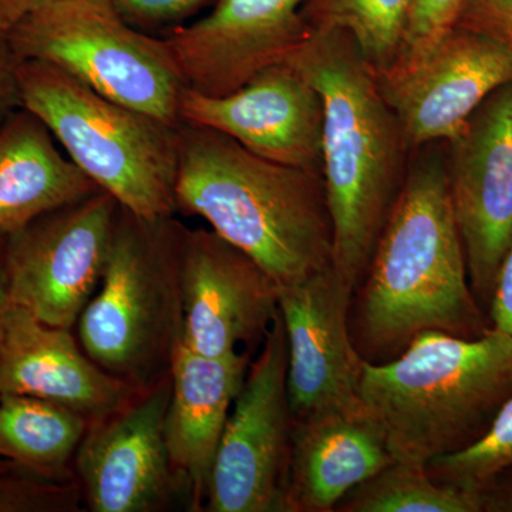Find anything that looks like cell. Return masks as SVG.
<instances>
[{
    "instance_id": "obj_1",
    "label": "cell",
    "mask_w": 512,
    "mask_h": 512,
    "mask_svg": "<svg viewBox=\"0 0 512 512\" xmlns=\"http://www.w3.org/2000/svg\"><path fill=\"white\" fill-rule=\"evenodd\" d=\"M353 345L369 363H384L423 332L480 338L490 330L471 289L454 214L447 160L427 153L407 165L349 312Z\"/></svg>"
},
{
    "instance_id": "obj_2",
    "label": "cell",
    "mask_w": 512,
    "mask_h": 512,
    "mask_svg": "<svg viewBox=\"0 0 512 512\" xmlns=\"http://www.w3.org/2000/svg\"><path fill=\"white\" fill-rule=\"evenodd\" d=\"M285 63L322 96L333 268L356 291L402 191L410 150L375 72L348 33L311 28Z\"/></svg>"
},
{
    "instance_id": "obj_3",
    "label": "cell",
    "mask_w": 512,
    "mask_h": 512,
    "mask_svg": "<svg viewBox=\"0 0 512 512\" xmlns=\"http://www.w3.org/2000/svg\"><path fill=\"white\" fill-rule=\"evenodd\" d=\"M175 201L261 266L278 286L333 265L322 174L252 153L218 131L181 123Z\"/></svg>"
},
{
    "instance_id": "obj_4",
    "label": "cell",
    "mask_w": 512,
    "mask_h": 512,
    "mask_svg": "<svg viewBox=\"0 0 512 512\" xmlns=\"http://www.w3.org/2000/svg\"><path fill=\"white\" fill-rule=\"evenodd\" d=\"M512 394V339L423 332L384 363L363 360L359 396L393 460L427 466L487 433Z\"/></svg>"
},
{
    "instance_id": "obj_5",
    "label": "cell",
    "mask_w": 512,
    "mask_h": 512,
    "mask_svg": "<svg viewBox=\"0 0 512 512\" xmlns=\"http://www.w3.org/2000/svg\"><path fill=\"white\" fill-rule=\"evenodd\" d=\"M173 217L119 208L103 278L79 320L84 352L110 375L148 387L170 372L183 343V247Z\"/></svg>"
},
{
    "instance_id": "obj_6",
    "label": "cell",
    "mask_w": 512,
    "mask_h": 512,
    "mask_svg": "<svg viewBox=\"0 0 512 512\" xmlns=\"http://www.w3.org/2000/svg\"><path fill=\"white\" fill-rule=\"evenodd\" d=\"M18 82L20 107L101 191L137 217H174L180 126L107 99L49 63L22 60Z\"/></svg>"
},
{
    "instance_id": "obj_7",
    "label": "cell",
    "mask_w": 512,
    "mask_h": 512,
    "mask_svg": "<svg viewBox=\"0 0 512 512\" xmlns=\"http://www.w3.org/2000/svg\"><path fill=\"white\" fill-rule=\"evenodd\" d=\"M8 37L20 59L52 64L107 99L180 126L187 86L167 42L130 25L111 0H52Z\"/></svg>"
},
{
    "instance_id": "obj_8",
    "label": "cell",
    "mask_w": 512,
    "mask_h": 512,
    "mask_svg": "<svg viewBox=\"0 0 512 512\" xmlns=\"http://www.w3.org/2000/svg\"><path fill=\"white\" fill-rule=\"evenodd\" d=\"M288 362L278 313L232 404L204 511L286 512L293 433Z\"/></svg>"
},
{
    "instance_id": "obj_9",
    "label": "cell",
    "mask_w": 512,
    "mask_h": 512,
    "mask_svg": "<svg viewBox=\"0 0 512 512\" xmlns=\"http://www.w3.org/2000/svg\"><path fill=\"white\" fill-rule=\"evenodd\" d=\"M119 208L99 191L8 235L10 303L46 325L73 329L103 278Z\"/></svg>"
},
{
    "instance_id": "obj_10",
    "label": "cell",
    "mask_w": 512,
    "mask_h": 512,
    "mask_svg": "<svg viewBox=\"0 0 512 512\" xmlns=\"http://www.w3.org/2000/svg\"><path fill=\"white\" fill-rule=\"evenodd\" d=\"M447 144L448 184L468 278L487 315L512 242V83L495 90Z\"/></svg>"
},
{
    "instance_id": "obj_11",
    "label": "cell",
    "mask_w": 512,
    "mask_h": 512,
    "mask_svg": "<svg viewBox=\"0 0 512 512\" xmlns=\"http://www.w3.org/2000/svg\"><path fill=\"white\" fill-rule=\"evenodd\" d=\"M409 150L450 143L488 97L512 83V53L453 28L427 55L375 72Z\"/></svg>"
},
{
    "instance_id": "obj_12",
    "label": "cell",
    "mask_w": 512,
    "mask_h": 512,
    "mask_svg": "<svg viewBox=\"0 0 512 512\" xmlns=\"http://www.w3.org/2000/svg\"><path fill=\"white\" fill-rule=\"evenodd\" d=\"M170 372L117 412L90 421L74 457L83 501L93 512H160L183 498L167 443Z\"/></svg>"
},
{
    "instance_id": "obj_13",
    "label": "cell",
    "mask_w": 512,
    "mask_h": 512,
    "mask_svg": "<svg viewBox=\"0 0 512 512\" xmlns=\"http://www.w3.org/2000/svg\"><path fill=\"white\" fill-rule=\"evenodd\" d=\"M288 340V393L293 420L326 412H360L363 357L353 345L349 312L355 289L335 268L278 286Z\"/></svg>"
},
{
    "instance_id": "obj_14",
    "label": "cell",
    "mask_w": 512,
    "mask_h": 512,
    "mask_svg": "<svg viewBox=\"0 0 512 512\" xmlns=\"http://www.w3.org/2000/svg\"><path fill=\"white\" fill-rule=\"evenodd\" d=\"M308 0H215L210 12L164 37L185 86L211 96L285 63L309 35Z\"/></svg>"
},
{
    "instance_id": "obj_15",
    "label": "cell",
    "mask_w": 512,
    "mask_h": 512,
    "mask_svg": "<svg viewBox=\"0 0 512 512\" xmlns=\"http://www.w3.org/2000/svg\"><path fill=\"white\" fill-rule=\"evenodd\" d=\"M183 345L224 357L264 342L279 313L278 284L212 229L185 231Z\"/></svg>"
},
{
    "instance_id": "obj_16",
    "label": "cell",
    "mask_w": 512,
    "mask_h": 512,
    "mask_svg": "<svg viewBox=\"0 0 512 512\" xmlns=\"http://www.w3.org/2000/svg\"><path fill=\"white\" fill-rule=\"evenodd\" d=\"M180 119L275 163L322 174V96L291 64L268 67L221 96L185 87Z\"/></svg>"
},
{
    "instance_id": "obj_17",
    "label": "cell",
    "mask_w": 512,
    "mask_h": 512,
    "mask_svg": "<svg viewBox=\"0 0 512 512\" xmlns=\"http://www.w3.org/2000/svg\"><path fill=\"white\" fill-rule=\"evenodd\" d=\"M144 389L101 369L72 329L46 325L10 303L0 339V394L37 397L94 421L117 412Z\"/></svg>"
},
{
    "instance_id": "obj_18",
    "label": "cell",
    "mask_w": 512,
    "mask_h": 512,
    "mask_svg": "<svg viewBox=\"0 0 512 512\" xmlns=\"http://www.w3.org/2000/svg\"><path fill=\"white\" fill-rule=\"evenodd\" d=\"M251 365L248 352L207 357L181 343L170 367L165 443L188 510L202 512L232 404Z\"/></svg>"
},
{
    "instance_id": "obj_19",
    "label": "cell",
    "mask_w": 512,
    "mask_h": 512,
    "mask_svg": "<svg viewBox=\"0 0 512 512\" xmlns=\"http://www.w3.org/2000/svg\"><path fill=\"white\" fill-rule=\"evenodd\" d=\"M393 461L369 410L293 420L286 512H333L356 485Z\"/></svg>"
},
{
    "instance_id": "obj_20",
    "label": "cell",
    "mask_w": 512,
    "mask_h": 512,
    "mask_svg": "<svg viewBox=\"0 0 512 512\" xmlns=\"http://www.w3.org/2000/svg\"><path fill=\"white\" fill-rule=\"evenodd\" d=\"M99 191L63 153L43 121L29 110L20 107L0 126L2 237Z\"/></svg>"
},
{
    "instance_id": "obj_21",
    "label": "cell",
    "mask_w": 512,
    "mask_h": 512,
    "mask_svg": "<svg viewBox=\"0 0 512 512\" xmlns=\"http://www.w3.org/2000/svg\"><path fill=\"white\" fill-rule=\"evenodd\" d=\"M89 424L69 407L22 394H0V460L29 476L74 480V457Z\"/></svg>"
},
{
    "instance_id": "obj_22",
    "label": "cell",
    "mask_w": 512,
    "mask_h": 512,
    "mask_svg": "<svg viewBox=\"0 0 512 512\" xmlns=\"http://www.w3.org/2000/svg\"><path fill=\"white\" fill-rule=\"evenodd\" d=\"M414 0H308L309 28L348 33L373 72L396 59Z\"/></svg>"
},
{
    "instance_id": "obj_23",
    "label": "cell",
    "mask_w": 512,
    "mask_h": 512,
    "mask_svg": "<svg viewBox=\"0 0 512 512\" xmlns=\"http://www.w3.org/2000/svg\"><path fill=\"white\" fill-rule=\"evenodd\" d=\"M339 512H480L476 495L437 483L426 466L393 460L349 491Z\"/></svg>"
},
{
    "instance_id": "obj_24",
    "label": "cell",
    "mask_w": 512,
    "mask_h": 512,
    "mask_svg": "<svg viewBox=\"0 0 512 512\" xmlns=\"http://www.w3.org/2000/svg\"><path fill=\"white\" fill-rule=\"evenodd\" d=\"M426 467L437 483L476 497L493 478L512 468V394L480 440Z\"/></svg>"
},
{
    "instance_id": "obj_25",
    "label": "cell",
    "mask_w": 512,
    "mask_h": 512,
    "mask_svg": "<svg viewBox=\"0 0 512 512\" xmlns=\"http://www.w3.org/2000/svg\"><path fill=\"white\" fill-rule=\"evenodd\" d=\"M82 501L77 478L56 481L19 471L0 473V512H76Z\"/></svg>"
},
{
    "instance_id": "obj_26",
    "label": "cell",
    "mask_w": 512,
    "mask_h": 512,
    "mask_svg": "<svg viewBox=\"0 0 512 512\" xmlns=\"http://www.w3.org/2000/svg\"><path fill=\"white\" fill-rule=\"evenodd\" d=\"M466 3L467 0H414L393 63H413L427 55L456 26Z\"/></svg>"
},
{
    "instance_id": "obj_27",
    "label": "cell",
    "mask_w": 512,
    "mask_h": 512,
    "mask_svg": "<svg viewBox=\"0 0 512 512\" xmlns=\"http://www.w3.org/2000/svg\"><path fill=\"white\" fill-rule=\"evenodd\" d=\"M215 0H111L117 12L137 29L178 28Z\"/></svg>"
},
{
    "instance_id": "obj_28",
    "label": "cell",
    "mask_w": 512,
    "mask_h": 512,
    "mask_svg": "<svg viewBox=\"0 0 512 512\" xmlns=\"http://www.w3.org/2000/svg\"><path fill=\"white\" fill-rule=\"evenodd\" d=\"M454 28L487 37L512 53V0H467Z\"/></svg>"
},
{
    "instance_id": "obj_29",
    "label": "cell",
    "mask_w": 512,
    "mask_h": 512,
    "mask_svg": "<svg viewBox=\"0 0 512 512\" xmlns=\"http://www.w3.org/2000/svg\"><path fill=\"white\" fill-rule=\"evenodd\" d=\"M487 319L491 329L512 339V242L495 276Z\"/></svg>"
},
{
    "instance_id": "obj_30",
    "label": "cell",
    "mask_w": 512,
    "mask_h": 512,
    "mask_svg": "<svg viewBox=\"0 0 512 512\" xmlns=\"http://www.w3.org/2000/svg\"><path fill=\"white\" fill-rule=\"evenodd\" d=\"M22 59L10 45L8 33L0 32V126L20 109L18 72Z\"/></svg>"
},
{
    "instance_id": "obj_31",
    "label": "cell",
    "mask_w": 512,
    "mask_h": 512,
    "mask_svg": "<svg viewBox=\"0 0 512 512\" xmlns=\"http://www.w3.org/2000/svg\"><path fill=\"white\" fill-rule=\"evenodd\" d=\"M477 497L480 512H512V468L493 478Z\"/></svg>"
},
{
    "instance_id": "obj_32",
    "label": "cell",
    "mask_w": 512,
    "mask_h": 512,
    "mask_svg": "<svg viewBox=\"0 0 512 512\" xmlns=\"http://www.w3.org/2000/svg\"><path fill=\"white\" fill-rule=\"evenodd\" d=\"M52 0H0V32L8 33L30 12Z\"/></svg>"
},
{
    "instance_id": "obj_33",
    "label": "cell",
    "mask_w": 512,
    "mask_h": 512,
    "mask_svg": "<svg viewBox=\"0 0 512 512\" xmlns=\"http://www.w3.org/2000/svg\"><path fill=\"white\" fill-rule=\"evenodd\" d=\"M5 239L0 235V339H2L3 325H5L6 313L10 308L8 285L5 274Z\"/></svg>"
},
{
    "instance_id": "obj_34",
    "label": "cell",
    "mask_w": 512,
    "mask_h": 512,
    "mask_svg": "<svg viewBox=\"0 0 512 512\" xmlns=\"http://www.w3.org/2000/svg\"><path fill=\"white\" fill-rule=\"evenodd\" d=\"M13 471H18L13 464H10L5 460H0V473H13Z\"/></svg>"
}]
</instances>
